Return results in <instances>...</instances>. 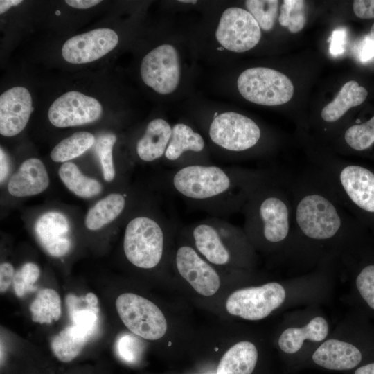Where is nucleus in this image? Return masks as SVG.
<instances>
[{
  "mask_svg": "<svg viewBox=\"0 0 374 374\" xmlns=\"http://www.w3.org/2000/svg\"><path fill=\"white\" fill-rule=\"evenodd\" d=\"M98 310L92 307L75 311L72 314L73 325L91 337L96 326Z\"/></svg>",
  "mask_w": 374,
  "mask_h": 374,
  "instance_id": "34",
  "label": "nucleus"
},
{
  "mask_svg": "<svg viewBox=\"0 0 374 374\" xmlns=\"http://www.w3.org/2000/svg\"><path fill=\"white\" fill-rule=\"evenodd\" d=\"M285 299L284 287L278 283L270 282L233 292L226 301V309L231 315L257 321L269 315Z\"/></svg>",
  "mask_w": 374,
  "mask_h": 374,
  "instance_id": "9",
  "label": "nucleus"
},
{
  "mask_svg": "<svg viewBox=\"0 0 374 374\" xmlns=\"http://www.w3.org/2000/svg\"><path fill=\"white\" fill-rule=\"evenodd\" d=\"M60 11H56V15H60Z\"/></svg>",
  "mask_w": 374,
  "mask_h": 374,
  "instance_id": "47",
  "label": "nucleus"
},
{
  "mask_svg": "<svg viewBox=\"0 0 374 374\" xmlns=\"http://www.w3.org/2000/svg\"><path fill=\"white\" fill-rule=\"evenodd\" d=\"M183 233L199 254L213 265L231 263L233 247L243 246L249 240L243 229L217 217L186 226Z\"/></svg>",
  "mask_w": 374,
  "mask_h": 374,
  "instance_id": "5",
  "label": "nucleus"
},
{
  "mask_svg": "<svg viewBox=\"0 0 374 374\" xmlns=\"http://www.w3.org/2000/svg\"><path fill=\"white\" fill-rule=\"evenodd\" d=\"M276 170L222 168L205 164L176 168L169 173V189L193 206L214 215L241 211L251 195Z\"/></svg>",
  "mask_w": 374,
  "mask_h": 374,
  "instance_id": "1",
  "label": "nucleus"
},
{
  "mask_svg": "<svg viewBox=\"0 0 374 374\" xmlns=\"http://www.w3.org/2000/svg\"><path fill=\"white\" fill-rule=\"evenodd\" d=\"M178 53L172 45H161L143 59L141 75L144 83L161 94H168L177 87L180 80Z\"/></svg>",
  "mask_w": 374,
  "mask_h": 374,
  "instance_id": "11",
  "label": "nucleus"
},
{
  "mask_svg": "<svg viewBox=\"0 0 374 374\" xmlns=\"http://www.w3.org/2000/svg\"><path fill=\"white\" fill-rule=\"evenodd\" d=\"M13 266L9 262H3L0 265V292H6L13 283L15 276Z\"/></svg>",
  "mask_w": 374,
  "mask_h": 374,
  "instance_id": "39",
  "label": "nucleus"
},
{
  "mask_svg": "<svg viewBox=\"0 0 374 374\" xmlns=\"http://www.w3.org/2000/svg\"><path fill=\"white\" fill-rule=\"evenodd\" d=\"M30 312L32 320L40 324L58 321L62 314V303L57 292L51 288L41 290L31 303Z\"/></svg>",
  "mask_w": 374,
  "mask_h": 374,
  "instance_id": "27",
  "label": "nucleus"
},
{
  "mask_svg": "<svg viewBox=\"0 0 374 374\" xmlns=\"http://www.w3.org/2000/svg\"><path fill=\"white\" fill-rule=\"evenodd\" d=\"M357 55L362 62H366L374 57V42L369 35H365L357 47Z\"/></svg>",
  "mask_w": 374,
  "mask_h": 374,
  "instance_id": "37",
  "label": "nucleus"
},
{
  "mask_svg": "<svg viewBox=\"0 0 374 374\" xmlns=\"http://www.w3.org/2000/svg\"><path fill=\"white\" fill-rule=\"evenodd\" d=\"M116 136L113 133L100 134L95 141L94 150L99 159L103 178L110 182L115 178L116 170L113 161V148Z\"/></svg>",
  "mask_w": 374,
  "mask_h": 374,
  "instance_id": "30",
  "label": "nucleus"
},
{
  "mask_svg": "<svg viewBox=\"0 0 374 374\" xmlns=\"http://www.w3.org/2000/svg\"><path fill=\"white\" fill-rule=\"evenodd\" d=\"M346 36V30L344 28H338L332 32L329 39L331 55L337 56L344 53Z\"/></svg>",
  "mask_w": 374,
  "mask_h": 374,
  "instance_id": "36",
  "label": "nucleus"
},
{
  "mask_svg": "<svg viewBox=\"0 0 374 374\" xmlns=\"http://www.w3.org/2000/svg\"><path fill=\"white\" fill-rule=\"evenodd\" d=\"M118 314L126 328L136 335L157 340L167 331L161 310L150 300L134 293H123L116 300Z\"/></svg>",
  "mask_w": 374,
  "mask_h": 374,
  "instance_id": "7",
  "label": "nucleus"
},
{
  "mask_svg": "<svg viewBox=\"0 0 374 374\" xmlns=\"http://www.w3.org/2000/svg\"><path fill=\"white\" fill-rule=\"evenodd\" d=\"M34 229L38 241L49 255L61 257L70 250L69 223L62 213L50 211L42 215Z\"/></svg>",
  "mask_w": 374,
  "mask_h": 374,
  "instance_id": "16",
  "label": "nucleus"
},
{
  "mask_svg": "<svg viewBox=\"0 0 374 374\" xmlns=\"http://www.w3.org/2000/svg\"><path fill=\"white\" fill-rule=\"evenodd\" d=\"M118 42L116 33L109 28H98L75 35L63 45V58L71 64L95 61L113 50Z\"/></svg>",
  "mask_w": 374,
  "mask_h": 374,
  "instance_id": "14",
  "label": "nucleus"
},
{
  "mask_svg": "<svg viewBox=\"0 0 374 374\" xmlns=\"http://www.w3.org/2000/svg\"><path fill=\"white\" fill-rule=\"evenodd\" d=\"M40 276L39 267L33 262L24 264L15 274L13 288L18 297L36 290L34 285Z\"/></svg>",
  "mask_w": 374,
  "mask_h": 374,
  "instance_id": "33",
  "label": "nucleus"
},
{
  "mask_svg": "<svg viewBox=\"0 0 374 374\" xmlns=\"http://www.w3.org/2000/svg\"><path fill=\"white\" fill-rule=\"evenodd\" d=\"M48 185V175L44 163L39 159L30 158L10 177L8 191L13 197H28L42 193Z\"/></svg>",
  "mask_w": 374,
  "mask_h": 374,
  "instance_id": "18",
  "label": "nucleus"
},
{
  "mask_svg": "<svg viewBox=\"0 0 374 374\" xmlns=\"http://www.w3.org/2000/svg\"><path fill=\"white\" fill-rule=\"evenodd\" d=\"M342 141L354 151L369 149L374 143V116L364 123L357 121L348 127L342 134Z\"/></svg>",
  "mask_w": 374,
  "mask_h": 374,
  "instance_id": "29",
  "label": "nucleus"
},
{
  "mask_svg": "<svg viewBox=\"0 0 374 374\" xmlns=\"http://www.w3.org/2000/svg\"><path fill=\"white\" fill-rule=\"evenodd\" d=\"M179 2H184V3H195L197 2V1H191V0H189V1H183V0H180L179 1Z\"/></svg>",
  "mask_w": 374,
  "mask_h": 374,
  "instance_id": "46",
  "label": "nucleus"
},
{
  "mask_svg": "<svg viewBox=\"0 0 374 374\" xmlns=\"http://www.w3.org/2000/svg\"><path fill=\"white\" fill-rule=\"evenodd\" d=\"M89 337L73 324L52 338L51 350L60 361L71 362L80 354Z\"/></svg>",
  "mask_w": 374,
  "mask_h": 374,
  "instance_id": "25",
  "label": "nucleus"
},
{
  "mask_svg": "<svg viewBox=\"0 0 374 374\" xmlns=\"http://www.w3.org/2000/svg\"><path fill=\"white\" fill-rule=\"evenodd\" d=\"M258 353L256 346L247 341L232 346L221 358L216 374H252Z\"/></svg>",
  "mask_w": 374,
  "mask_h": 374,
  "instance_id": "21",
  "label": "nucleus"
},
{
  "mask_svg": "<svg viewBox=\"0 0 374 374\" xmlns=\"http://www.w3.org/2000/svg\"><path fill=\"white\" fill-rule=\"evenodd\" d=\"M369 36L371 38V39L374 42V23L373 24L371 31L369 33Z\"/></svg>",
  "mask_w": 374,
  "mask_h": 374,
  "instance_id": "45",
  "label": "nucleus"
},
{
  "mask_svg": "<svg viewBox=\"0 0 374 374\" xmlns=\"http://www.w3.org/2000/svg\"><path fill=\"white\" fill-rule=\"evenodd\" d=\"M65 2L71 7L79 8V9H86L93 7L99 3L101 1L98 0H66Z\"/></svg>",
  "mask_w": 374,
  "mask_h": 374,
  "instance_id": "41",
  "label": "nucleus"
},
{
  "mask_svg": "<svg viewBox=\"0 0 374 374\" xmlns=\"http://www.w3.org/2000/svg\"><path fill=\"white\" fill-rule=\"evenodd\" d=\"M204 148V140L200 134L186 124L177 123L172 127V134L164 157L179 168L184 154L201 153Z\"/></svg>",
  "mask_w": 374,
  "mask_h": 374,
  "instance_id": "20",
  "label": "nucleus"
},
{
  "mask_svg": "<svg viewBox=\"0 0 374 374\" xmlns=\"http://www.w3.org/2000/svg\"><path fill=\"white\" fill-rule=\"evenodd\" d=\"M280 7L278 21L293 33L299 32L304 27L306 18L304 12V1L285 0Z\"/></svg>",
  "mask_w": 374,
  "mask_h": 374,
  "instance_id": "32",
  "label": "nucleus"
},
{
  "mask_svg": "<svg viewBox=\"0 0 374 374\" xmlns=\"http://www.w3.org/2000/svg\"><path fill=\"white\" fill-rule=\"evenodd\" d=\"M125 206V195L109 194L89 208L84 220L86 227L91 231L100 229L117 218Z\"/></svg>",
  "mask_w": 374,
  "mask_h": 374,
  "instance_id": "24",
  "label": "nucleus"
},
{
  "mask_svg": "<svg viewBox=\"0 0 374 374\" xmlns=\"http://www.w3.org/2000/svg\"><path fill=\"white\" fill-rule=\"evenodd\" d=\"M9 172L8 158L2 148L0 149V181H4Z\"/></svg>",
  "mask_w": 374,
  "mask_h": 374,
  "instance_id": "40",
  "label": "nucleus"
},
{
  "mask_svg": "<svg viewBox=\"0 0 374 374\" xmlns=\"http://www.w3.org/2000/svg\"><path fill=\"white\" fill-rule=\"evenodd\" d=\"M328 333L326 320L321 317H316L302 328L292 327L285 330L279 337L278 346L283 352L293 354L301 349L304 340L321 341Z\"/></svg>",
  "mask_w": 374,
  "mask_h": 374,
  "instance_id": "22",
  "label": "nucleus"
},
{
  "mask_svg": "<svg viewBox=\"0 0 374 374\" xmlns=\"http://www.w3.org/2000/svg\"><path fill=\"white\" fill-rule=\"evenodd\" d=\"M103 107L94 98L71 91L57 98L51 105L48 117L57 127L82 125L97 121Z\"/></svg>",
  "mask_w": 374,
  "mask_h": 374,
  "instance_id": "13",
  "label": "nucleus"
},
{
  "mask_svg": "<svg viewBox=\"0 0 374 374\" xmlns=\"http://www.w3.org/2000/svg\"><path fill=\"white\" fill-rule=\"evenodd\" d=\"M215 37L222 46L242 53L255 47L261 37L260 28L253 17L240 8H229L222 13Z\"/></svg>",
  "mask_w": 374,
  "mask_h": 374,
  "instance_id": "10",
  "label": "nucleus"
},
{
  "mask_svg": "<svg viewBox=\"0 0 374 374\" xmlns=\"http://www.w3.org/2000/svg\"><path fill=\"white\" fill-rule=\"evenodd\" d=\"M241 212L244 218L243 230L249 240L269 246L291 240L292 199L283 172L276 170L272 178L258 187Z\"/></svg>",
  "mask_w": 374,
  "mask_h": 374,
  "instance_id": "2",
  "label": "nucleus"
},
{
  "mask_svg": "<svg viewBox=\"0 0 374 374\" xmlns=\"http://www.w3.org/2000/svg\"><path fill=\"white\" fill-rule=\"evenodd\" d=\"M178 274L199 294L210 296L220 287V278L212 266L188 244H181L174 257Z\"/></svg>",
  "mask_w": 374,
  "mask_h": 374,
  "instance_id": "12",
  "label": "nucleus"
},
{
  "mask_svg": "<svg viewBox=\"0 0 374 374\" xmlns=\"http://www.w3.org/2000/svg\"><path fill=\"white\" fill-rule=\"evenodd\" d=\"M367 95V90L357 82L350 80L346 82L335 99L321 110V119L328 123L338 121L351 107L361 105Z\"/></svg>",
  "mask_w": 374,
  "mask_h": 374,
  "instance_id": "23",
  "label": "nucleus"
},
{
  "mask_svg": "<svg viewBox=\"0 0 374 374\" xmlns=\"http://www.w3.org/2000/svg\"><path fill=\"white\" fill-rule=\"evenodd\" d=\"M353 8L355 15L360 19L374 18V0H355Z\"/></svg>",
  "mask_w": 374,
  "mask_h": 374,
  "instance_id": "38",
  "label": "nucleus"
},
{
  "mask_svg": "<svg viewBox=\"0 0 374 374\" xmlns=\"http://www.w3.org/2000/svg\"><path fill=\"white\" fill-rule=\"evenodd\" d=\"M364 354L360 348L346 341L330 339L314 351L312 360L317 365L334 371H346L359 366Z\"/></svg>",
  "mask_w": 374,
  "mask_h": 374,
  "instance_id": "17",
  "label": "nucleus"
},
{
  "mask_svg": "<svg viewBox=\"0 0 374 374\" xmlns=\"http://www.w3.org/2000/svg\"><path fill=\"white\" fill-rule=\"evenodd\" d=\"M172 134V127L165 120L156 118L147 125L137 141L136 150L139 159L152 162L164 156Z\"/></svg>",
  "mask_w": 374,
  "mask_h": 374,
  "instance_id": "19",
  "label": "nucleus"
},
{
  "mask_svg": "<svg viewBox=\"0 0 374 374\" xmlns=\"http://www.w3.org/2000/svg\"><path fill=\"white\" fill-rule=\"evenodd\" d=\"M208 136L217 146L230 152H245L260 143L262 130L251 118L234 112L215 114Z\"/></svg>",
  "mask_w": 374,
  "mask_h": 374,
  "instance_id": "8",
  "label": "nucleus"
},
{
  "mask_svg": "<svg viewBox=\"0 0 374 374\" xmlns=\"http://www.w3.org/2000/svg\"><path fill=\"white\" fill-rule=\"evenodd\" d=\"M117 350L120 357L126 362H133L139 355V341L131 335H124L118 339Z\"/></svg>",
  "mask_w": 374,
  "mask_h": 374,
  "instance_id": "35",
  "label": "nucleus"
},
{
  "mask_svg": "<svg viewBox=\"0 0 374 374\" xmlns=\"http://www.w3.org/2000/svg\"><path fill=\"white\" fill-rule=\"evenodd\" d=\"M278 3L277 0H247L245 6L260 28L269 31L273 28L277 18Z\"/></svg>",
  "mask_w": 374,
  "mask_h": 374,
  "instance_id": "31",
  "label": "nucleus"
},
{
  "mask_svg": "<svg viewBox=\"0 0 374 374\" xmlns=\"http://www.w3.org/2000/svg\"><path fill=\"white\" fill-rule=\"evenodd\" d=\"M354 374H374V361L359 366Z\"/></svg>",
  "mask_w": 374,
  "mask_h": 374,
  "instance_id": "42",
  "label": "nucleus"
},
{
  "mask_svg": "<svg viewBox=\"0 0 374 374\" xmlns=\"http://www.w3.org/2000/svg\"><path fill=\"white\" fill-rule=\"evenodd\" d=\"M96 141L93 134L78 132L61 141L51 151V158L55 162H68L77 158L91 148Z\"/></svg>",
  "mask_w": 374,
  "mask_h": 374,
  "instance_id": "28",
  "label": "nucleus"
},
{
  "mask_svg": "<svg viewBox=\"0 0 374 374\" xmlns=\"http://www.w3.org/2000/svg\"><path fill=\"white\" fill-rule=\"evenodd\" d=\"M33 111L31 96L24 87H15L0 96V133L13 136L27 125Z\"/></svg>",
  "mask_w": 374,
  "mask_h": 374,
  "instance_id": "15",
  "label": "nucleus"
},
{
  "mask_svg": "<svg viewBox=\"0 0 374 374\" xmlns=\"http://www.w3.org/2000/svg\"><path fill=\"white\" fill-rule=\"evenodd\" d=\"M22 1L21 0H1L0 1V13L3 14L6 12L10 7L19 5Z\"/></svg>",
  "mask_w": 374,
  "mask_h": 374,
  "instance_id": "43",
  "label": "nucleus"
},
{
  "mask_svg": "<svg viewBox=\"0 0 374 374\" xmlns=\"http://www.w3.org/2000/svg\"><path fill=\"white\" fill-rule=\"evenodd\" d=\"M346 210L374 215V172L330 157L318 158L312 168Z\"/></svg>",
  "mask_w": 374,
  "mask_h": 374,
  "instance_id": "3",
  "label": "nucleus"
},
{
  "mask_svg": "<svg viewBox=\"0 0 374 374\" xmlns=\"http://www.w3.org/2000/svg\"><path fill=\"white\" fill-rule=\"evenodd\" d=\"M86 302L91 307L96 306L98 303L96 295L92 292H89L85 296Z\"/></svg>",
  "mask_w": 374,
  "mask_h": 374,
  "instance_id": "44",
  "label": "nucleus"
},
{
  "mask_svg": "<svg viewBox=\"0 0 374 374\" xmlns=\"http://www.w3.org/2000/svg\"><path fill=\"white\" fill-rule=\"evenodd\" d=\"M58 175L66 188L80 197H93L102 191L100 183L83 175L73 162L63 163L58 170Z\"/></svg>",
  "mask_w": 374,
  "mask_h": 374,
  "instance_id": "26",
  "label": "nucleus"
},
{
  "mask_svg": "<svg viewBox=\"0 0 374 374\" xmlns=\"http://www.w3.org/2000/svg\"><path fill=\"white\" fill-rule=\"evenodd\" d=\"M174 226L170 220L148 215L132 218L123 236V251L127 260L140 269L157 267L163 258L167 235L171 234Z\"/></svg>",
  "mask_w": 374,
  "mask_h": 374,
  "instance_id": "4",
  "label": "nucleus"
},
{
  "mask_svg": "<svg viewBox=\"0 0 374 374\" xmlns=\"http://www.w3.org/2000/svg\"><path fill=\"white\" fill-rule=\"evenodd\" d=\"M237 86L246 100L265 106L285 104L294 94L293 84L287 75L265 67L246 69L238 77Z\"/></svg>",
  "mask_w": 374,
  "mask_h": 374,
  "instance_id": "6",
  "label": "nucleus"
}]
</instances>
